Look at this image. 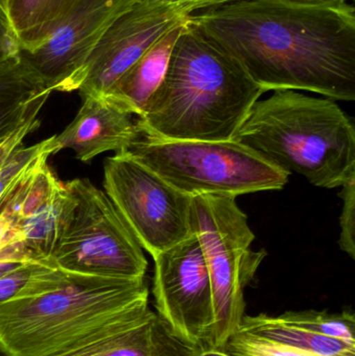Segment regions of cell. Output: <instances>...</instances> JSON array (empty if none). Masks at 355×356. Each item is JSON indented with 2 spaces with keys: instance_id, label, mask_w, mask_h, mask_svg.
I'll return each mask as SVG.
<instances>
[{
  "instance_id": "6da1fadb",
  "label": "cell",
  "mask_w": 355,
  "mask_h": 356,
  "mask_svg": "<svg viewBox=\"0 0 355 356\" xmlns=\"http://www.w3.org/2000/svg\"><path fill=\"white\" fill-rule=\"evenodd\" d=\"M189 22L231 54L265 92L302 90L355 100V8L238 0Z\"/></svg>"
},
{
  "instance_id": "7a4b0ae2",
  "label": "cell",
  "mask_w": 355,
  "mask_h": 356,
  "mask_svg": "<svg viewBox=\"0 0 355 356\" xmlns=\"http://www.w3.org/2000/svg\"><path fill=\"white\" fill-rule=\"evenodd\" d=\"M150 312L145 278L88 275L54 266L0 302V351L60 355Z\"/></svg>"
},
{
  "instance_id": "3957f363",
  "label": "cell",
  "mask_w": 355,
  "mask_h": 356,
  "mask_svg": "<svg viewBox=\"0 0 355 356\" xmlns=\"http://www.w3.org/2000/svg\"><path fill=\"white\" fill-rule=\"evenodd\" d=\"M264 93L231 54L188 21L138 127L162 139L231 141Z\"/></svg>"
},
{
  "instance_id": "277c9868",
  "label": "cell",
  "mask_w": 355,
  "mask_h": 356,
  "mask_svg": "<svg viewBox=\"0 0 355 356\" xmlns=\"http://www.w3.org/2000/svg\"><path fill=\"white\" fill-rule=\"evenodd\" d=\"M233 141L319 188L342 186L355 175L354 121L331 98L275 90L254 104Z\"/></svg>"
},
{
  "instance_id": "5b68a950",
  "label": "cell",
  "mask_w": 355,
  "mask_h": 356,
  "mask_svg": "<svg viewBox=\"0 0 355 356\" xmlns=\"http://www.w3.org/2000/svg\"><path fill=\"white\" fill-rule=\"evenodd\" d=\"M123 152L188 196L236 197L281 190L289 175L233 141L170 140L142 135Z\"/></svg>"
},
{
  "instance_id": "8992f818",
  "label": "cell",
  "mask_w": 355,
  "mask_h": 356,
  "mask_svg": "<svg viewBox=\"0 0 355 356\" xmlns=\"http://www.w3.org/2000/svg\"><path fill=\"white\" fill-rule=\"evenodd\" d=\"M236 197L200 195L192 198V225L208 267L214 301L213 347L223 349L245 316L244 291L266 257L254 251L256 234Z\"/></svg>"
},
{
  "instance_id": "52a82bcc",
  "label": "cell",
  "mask_w": 355,
  "mask_h": 356,
  "mask_svg": "<svg viewBox=\"0 0 355 356\" xmlns=\"http://www.w3.org/2000/svg\"><path fill=\"white\" fill-rule=\"evenodd\" d=\"M74 203L51 259L65 271L142 280L143 248L104 191L87 178L66 182Z\"/></svg>"
},
{
  "instance_id": "ba28073f",
  "label": "cell",
  "mask_w": 355,
  "mask_h": 356,
  "mask_svg": "<svg viewBox=\"0 0 355 356\" xmlns=\"http://www.w3.org/2000/svg\"><path fill=\"white\" fill-rule=\"evenodd\" d=\"M104 192L152 257L194 234L192 198L125 152L104 163Z\"/></svg>"
},
{
  "instance_id": "9c48e42d",
  "label": "cell",
  "mask_w": 355,
  "mask_h": 356,
  "mask_svg": "<svg viewBox=\"0 0 355 356\" xmlns=\"http://www.w3.org/2000/svg\"><path fill=\"white\" fill-rule=\"evenodd\" d=\"M152 259V295L158 317L185 347H213L215 312L212 286L195 234Z\"/></svg>"
},
{
  "instance_id": "30bf717a",
  "label": "cell",
  "mask_w": 355,
  "mask_h": 356,
  "mask_svg": "<svg viewBox=\"0 0 355 356\" xmlns=\"http://www.w3.org/2000/svg\"><path fill=\"white\" fill-rule=\"evenodd\" d=\"M189 17L156 0H135L94 46L79 74L77 91L83 97H104L158 40Z\"/></svg>"
},
{
  "instance_id": "8fae6325",
  "label": "cell",
  "mask_w": 355,
  "mask_h": 356,
  "mask_svg": "<svg viewBox=\"0 0 355 356\" xmlns=\"http://www.w3.org/2000/svg\"><path fill=\"white\" fill-rule=\"evenodd\" d=\"M135 0H76L51 35L20 58L51 92H73L104 31Z\"/></svg>"
},
{
  "instance_id": "7c38bea8",
  "label": "cell",
  "mask_w": 355,
  "mask_h": 356,
  "mask_svg": "<svg viewBox=\"0 0 355 356\" xmlns=\"http://www.w3.org/2000/svg\"><path fill=\"white\" fill-rule=\"evenodd\" d=\"M140 134L137 117L104 97L85 96L72 122L53 136V144L56 154L71 149L77 160L87 163L106 152H123Z\"/></svg>"
},
{
  "instance_id": "4fadbf2b",
  "label": "cell",
  "mask_w": 355,
  "mask_h": 356,
  "mask_svg": "<svg viewBox=\"0 0 355 356\" xmlns=\"http://www.w3.org/2000/svg\"><path fill=\"white\" fill-rule=\"evenodd\" d=\"M188 348L151 311L141 319L54 356H183Z\"/></svg>"
},
{
  "instance_id": "5bb4252c",
  "label": "cell",
  "mask_w": 355,
  "mask_h": 356,
  "mask_svg": "<svg viewBox=\"0 0 355 356\" xmlns=\"http://www.w3.org/2000/svg\"><path fill=\"white\" fill-rule=\"evenodd\" d=\"M187 23L174 27L158 40L115 83L104 99L123 112L141 116L166 75L171 52Z\"/></svg>"
},
{
  "instance_id": "9a60e30c",
  "label": "cell",
  "mask_w": 355,
  "mask_h": 356,
  "mask_svg": "<svg viewBox=\"0 0 355 356\" xmlns=\"http://www.w3.org/2000/svg\"><path fill=\"white\" fill-rule=\"evenodd\" d=\"M51 93L20 56L0 67V142L39 116Z\"/></svg>"
},
{
  "instance_id": "2e32d148",
  "label": "cell",
  "mask_w": 355,
  "mask_h": 356,
  "mask_svg": "<svg viewBox=\"0 0 355 356\" xmlns=\"http://www.w3.org/2000/svg\"><path fill=\"white\" fill-rule=\"evenodd\" d=\"M76 0H8L6 8L21 50L31 51L46 41Z\"/></svg>"
},
{
  "instance_id": "e0dca14e",
  "label": "cell",
  "mask_w": 355,
  "mask_h": 356,
  "mask_svg": "<svg viewBox=\"0 0 355 356\" xmlns=\"http://www.w3.org/2000/svg\"><path fill=\"white\" fill-rule=\"evenodd\" d=\"M238 330L260 334L265 338L291 345L320 356H355V347L338 339L308 332L283 323L275 316L260 314L244 316Z\"/></svg>"
},
{
  "instance_id": "ac0fdd59",
  "label": "cell",
  "mask_w": 355,
  "mask_h": 356,
  "mask_svg": "<svg viewBox=\"0 0 355 356\" xmlns=\"http://www.w3.org/2000/svg\"><path fill=\"white\" fill-rule=\"evenodd\" d=\"M275 318L283 323L338 339L355 347V316L352 309L335 314L314 309L291 311L275 316Z\"/></svg>"
},
{
  "instance_id": "d6986e66",
  "label": "cell",
  "mask_w": 355,
  "mask_h": 356,
  "mask_svg": "<svg viewBox=\"0 0 355 356\" xmlns=\"http://www.w3.org/2000/svg\"><path fill=\"white\" fill-rule=\"evenodd\" d=\"M223 349L231 356H320L242 330L229 339Z\"/></svg>"
},
{
  "instance_id": "ffe728a7",
  "label": "cell",
  "mask_w": 355,
  "mask_h": 356,
  "mask_svg": "<svg viewBox=\"0 0 355 356\" xmlns=\"http://www.w3.org/2000/svg\"><path fill=\"white\" fill-rule=\"evenodd\" d=\"M56 154L53 137L48 138L35 145L29 147L19 148L8 159V162L0 169V201L8 188L20 177L25 169L28 168L33 162L43 154Z\"/></svg>"
},
{
  "instance_id": "44dd1931",
  "label": "cell",
  "mask_w": 355,
  "mask_h": 356,
  "mask_svg": "<svg viewBox=\"0 0 355 356\" xmlns=\"http://www.w3.org/2000/svg\"><path fill=\"white\" fill-rule=\"evenodd\" d=\"M343 209L340 216L339 244L342 251L355 259V175L342 184Z\"/></svg>"
},
{
  "instance_id": "7402d4cb",
  "label": "cell",
  "mask_w": 355,
  "mask_h": 356,
  "mask_svg": "<svg viewBox=\"0 0 355 356\" xmlns=\"http://www.w3.org/2000/svg\"><path fill=\"white\" fill-rule=\"evenodd\" d=\"M56 265L51 259L31 261L0 278V302L14 298L35 276L44 270Z\"/></svg>"
},
{
  "instance_id": "603a6c76",
  "label": "cell",
  "mask_w": 355,
  "mask_h": 356,
  "mask_svg": "<svg viewBox=\"0 0 355 356\" xmlns=\"http://www.w3.org/2000/svg\"><path fill=\"white\" fill-rule=\"evenodd\" d=\"M21 44L6 6L0 2V67L20 56Z\"/></svg>"
},
{
  "instance_id": "cb8c5ba5",
  "label": "cell",
  "mask_w": 355,
  "mask_h": 356,
  "mask_svg": "<svg viewBox=\"0 0 355 356\" xmlns=\"http://www.w3.org/2000/svg\"><path fill=\"white\" fill-rule=\"evenodd\" d=\"M40 121L38 116L33 117L0 142V169L8 162V159L14 154L15 152L22 147L25 138L38 129Z\"/></svg>"
},
{
  "instance_id": "d4e9b609",
  "label": "cell",
  "mask_w": 355,
  "mask_h": 356,
  "mask_svg": "<svg viewBox=\"0 0 355 356\" xmlns=\"http://www.w3.org/2000/svg\"><path fill=\"white\" fill-rule=\"evenodd\" d=\"M156 1L176 8L183 14L191 16L200 10L216 8V6L231 3L238 0H156Z\"/></svg>"
},
{
  "instance_id": "484cf974",
  "label": "cell",
  "mask_w": 355,
  "mask_h": 356,
  "mask_svg": "<svg viewBox=\"0 0 355 356\" xmlns=\"http://www.w3.org/2000/svg\"><path fill=\"white\" fill-rule=\"evenodd\" d=\"M19 244V238L12 221L4 213H0V251L8 245Z\"/></svg>"
},
{
  "instance_id": "4316f807",
  "label": "cell",
  "mask_w": 355,
  "mask_h": 356,
  "mask_svg": "<svg viewBox=\"0 0 355 356\" xmlns=\"http://www.w3.org/2000/svg\"><path fill=\"white\" fill-rule=\"evenodd\" d=\"M183 356H231L229 355L224 349L214 348H188L185 355Z\"/></svg>"
},
{
  "instance_id": "83f0119b",
  "label": "cell",
  "mask_w": 355,
  "mask_h": 356,
  "mask_svg": "<svg viewBox=\"0 0 355 356\" xmlns=\"http://www.w3.org/2000/svg\"><path fill=\"white\" fill-rule=\"evenodd\" d=\"M27 263L24 261H19V259H0V278L6 274L10 273L16 268L20 267L23 264Z\"/></svg>"
},
{
  "instance_id": "f1b7e54d",
  "label": "cell",
  "mask_w": 355,
  "mask_h": 356,
  "mask_svg": "<svg viewBox=\"0 0 355 356\" xmlns=\"http://www.w3.org/2000/svg\"><path fill=\"white\" fill-rule=\"evenodd\" d=\"M279 1L304 4H341L346 3V2H352L354 0H279Z\"/></svg>"
},
{
  "instance_id": "f546056e",
  "label": "cell",
  "mask_w": 355,
  "mask_h": 356,
  "mask_svg": "<svg viewBox=\"0 0 355 356\" xmlns=\"http://www.w3.org/2000/svg\"><path fill=\"white\" fill-rule=\"evenodd\" d=\"M8 0H0V2H1L2 4H3L4 6H6V3Z\"/></svg>"
},
{
  "instance_id": "4dcf8cb0",
  "label": "cell",
  "mask_w": 355,
  "mask_h": 356,
  "mask_svg": "<svg viewBox=\"0 0 355 356\" xmlns=\"http://www.w3.org/2000/svg\"><path fill=\"white\" fill-rule=\"evenodd\" d=\"M0 356H4L3 353H2L1 351H0Z\"/></svg>"
}]
</instances>
